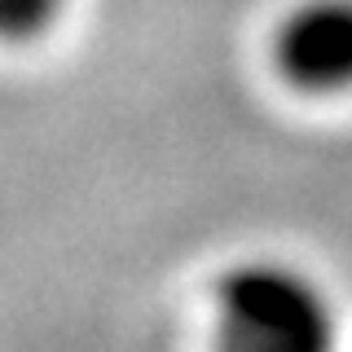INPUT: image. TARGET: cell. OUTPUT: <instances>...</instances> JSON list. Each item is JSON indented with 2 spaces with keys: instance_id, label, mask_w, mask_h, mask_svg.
<instances>
[{
  "instance_id": "obj_2",
  "label": "cell",
  "mask_w": 352,
  "mask_h": 352,
  "mask_svg": "<svg viewBox=\"0 0 352 352\" xmlns=\"http://www.w3.org/2000/svg\"><path fill=\"white\" fill-rule=\"evenodd\" d=\"M273 71L304 97H352V0H295L273 27Z\"/></svg>"
},
{
  "instance_id": "obj_3",
  "label": "cell",
  "mask_w": 352,
  "mask_h": 352,
  "mask_svg": "<svg viewBox=\"0 0 352 352\" xmlns=\"http://www.w3.org/2000/svg\"><path fill=\"white\" fill-rule=\"evenodd\" d=\"M66 14V0H0V40L27 44L40 40Z\"/></svg>"
},
{
  "instance_id": "obj_1",
  "label": "cell",
  "mask_w": 352,
  "mask_h": 352,
  "mask_svg": "<svg viewBox=\"0 0 352 352\" xmlns=\"http://www.w3.org/2000/svg\"><path fill=\"white\" fill-rule=\"evenodd\" d=\"M212 352H339V308L300 264L238 260L216 282Z\"/></svg>"
}]
</instances>
